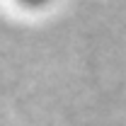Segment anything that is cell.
<instances>
[{"mask_svg":"<svg viewBox=\"0 0 126 126\" xmlns=\"http://www.w3.org/2000/svg\"><path fill=\"white\" fill-rule=\"evenodd\" d=\"M17 2H22L27 7H41V5H46L48 0H17Z\"/></svg>","mask_w":126,"mask_h":126,"instance_id":"6da1fadb","label":"cell"}]
</instances>
